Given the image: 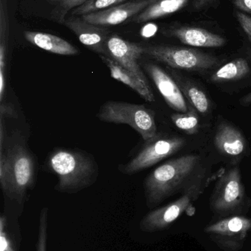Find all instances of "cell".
<instances>
[{
    "label": "cell",
    "mask_w": 251,
    "mask_h": 251,
    "mask_svg": "<svg viewBox=\"0 0 251 251\" xmlns=\"http://www.w3.org/2000/svg\"><path fill=\"white\" fill-rule=\"evenodd\" d=\"M215 145L223 154L237 156L244 152L246 140L235 127L228 124H222L217 130Z\"/></svg>",
    "instance_id": "obj_15"
},
{
    "label": "cell",
    "mask_w": 251,
    "mask_h": 251,
    "mask_svg": "<svg viewBox=\"0 0 251 251\" xmlns=\"http://www.w3.org/2000/svg\"><path fill=\"white\" fill-rule=\"evenodd\" d=\"M201 159L197 154H187L170 159L154 170L144 180L147 206L153 208L171 196L203 184L199 175Z\"/></svg>",
    "instance_id": "obj_1"
},
{
    "label": "cell",
    "mask_w": 251,
    "mask_h": 251,
    "mask_svg": "<svg viewBox=\"0 0 251 251\" xmlns=\"http://www.w3.org/2000/svg\"><path fill=\"white\" fill-rule=\"evenodd\" d=\"M144 54L173 69L205 72L215 68L219 60L215 56L195 49L172 46L144 47Z\"/></svg>",
    "instance_id": "obj_6"
},
{
    "label": "cell",
    "mask_w": 251,
    "mask_h": 251,
    "mask_svg": "<svg viewBox=\"0 0 251 251\" xmlns=\"http://www.w3.org/2000/svg\"><path fill=\"white\" fill-rule=\"evenodd\" d=\"M15 112L13 108H12V106L10 104H4L1 103V107H0V117L3 118L4 116H10L13 117L14 116Z\"/></svg>",
    "instance_id": "obj_30"
},
{
    "label": "cell",
    "mask_w": 251,
    "mask_h": 251,
    "mask_svg": "<svg viewBox=\"0 0 251 251\" xmlns=\"http://www.w3.org/2000/svg\"><path fill=\"white\" fill-rule=\"evenodd\" d=\"M171 120L177 128L187 134H195L200 128V119L197 112L191 105H189L188 111L186 113L172 115Z\"/></svg>",
    "instance_id": "obj_22"
},
{
    "label": "cell",
    "mask_w": 251,
    "mask_h": 251,
    "mask_svg": "<svg viewBox=\"0 0 251 251\" xmlns=\"http://www.w3.org/2000/svg\"><path fill=\"white\" fill-rule=\"evenodd\" d=\"M237 18L240 23V26L243 28V31L247 36L248 40L251 44V47H249L248 54L251 61V17L248 16L246 13L243 12H237Z\"/></svg>",
    "instance_id": "obj_28"
},
{
    "label": "cell",
    "mask_w": 251,
    "mask_h": 251,
    "mask_svg": "<svg viewBox=\"0 0 251 251\" xmlns=\"http://www.w3.org/2000/svg\"><path fill=\"white\" fill-rule=\"evenodd\" d=\"M156 29H157V27L155 25L149 24V25H145L141 29V35L144 38H149V37H151L152 35H154Z\"/></svg>",
    "instance_id": "obj_31"
},
{
    "label": "cell",
    "mask_w": 251,
    "mask_h": 251,
    "mask_svg": "<svg viewBox=\"0 0 251 251\" xmlns=\"http://www.w3.org/2000/svg\"><path fill=\"white\" fill-rule=\"evenodd\" d=\"M144 69L155 83L167 104L179 113L188 111L189 104L175 79L159 66L146 63Z\"/></svg>",
    "instance_id": "obj_12"
},
{
    "label": "cell",
    "mask_w": 251,
    "mask_h": 251,
    "mask_svg": "<svg viewBox=\"0 0 251 251\" xmlns=\"http://www.w3.org/2000/svg\"><path fill=\"white\" fill-rule=\"evenodd\" d=\"M48 168L57 176V191L75 193L94 183L98 176L97 162L87 153L72 149L53 151L47 161Z\"/></svg>",
    "instance_id": "obj_2"
},
{
    "label": "cell",
    "mask_w": 251,
    "mask_h": 251,
    "mask_svg": "<svg viewBox=\"0 0 251 251\" xmlns=\"http://www.w3.org/2000/svg\"><path fill=\"white\" fill-rule=\"evenodd\" d=\"M204 232L223 251H240L251 232V218L234 215L206 226Z\"/></svg>",
    "instance_id": "obj_7"
},
{
    "label": "cell",
    "mask_w": 251,
    "mask_h": 251,
    "mask_svg": "<svg viewBox=\"0 0 251 251\" xmlns=\"http://www.w3.org/2000/svg\"><path fill=\"white\" fill-rule=\"evenodd\" d=\"M173 76L190 105L200 114H206L210 109V101L206 93L189 79L174 74Z\"/></svg>",
    "instance_id": "obj_19"
},
{
    "label": "cell",
    "mask_w": 251,
    "mask_h": 251,
    "mask_svg": "<svg viewBox=\"0 0 251 251\" xmlns=\"http://www.w3.org/2000/svg\"><path fill=\"white\" fill-rule=\"evenodd\" d=\"M4 216H1V226H0V243L1 251H16L13 240L9 236L7 229V221Z\"/></svg>",
    "instance_id": "obj_27"
},
{
    "label": "cell",
    "mask_w": 251,
    "mask_h": 251,
    "mask_svg": "<svg viewBox=\"0 0 251 251\" xmlns=\"http://www.w3.org/2000/svg\"><path fill=\"white\" fill-rule=\"evenodd\" d=\"M1 26H0V101L2 102L6 90V72H7V12L1 7Z\"/></svg>",
    "instance_id": "obj_21"
},
{
    "label": "cell",
    "mask_w": 251,
    "mask_h": 251,
    "mask_svg": "<svg viewBox=\"0 0 251 251\" xmlns=\"http://www.w3.org/2000/svg\"><path fill=\"white\" fill-rule=\"evenodd\" d=\"M53 6L52 17L57 23L63 24L68 13L82 5L88 0H47Z\"/></svg>",
    "instance_id": "obj_24"
},
{
    "label": "cell",
    "mask_w": 251,
    "mask_h": 251,
    "mask_svg": "<svg viewBox=\"0 0 251 251\" xmlns=\"http://www.w3.org/2000/svg\"><path fill=\"white\" fill-rule=\"evenodd\" d=\"M240 103L243 106H249L251 104V92L246 94L240 100Z\"/></svg>",
    "instance_id": "obj_33"
},
{
    "label": "cell",
    "mask_w": 251,
    "mask_h": 251,
    "mask_svg": "<svg viewBox=\"0 0 251 251\" xmlns=\"http://www.w3.org/2000/svg\"><path fill=\"white\" fill-rule=\"evenodd\" d=\"M215 0H194L193 1V7L195 10H199L209 6L212 4Z\"/></svg>",
    "instance_id": "obj_32"
},
{
    "label": "cell",
    "mask_w": 251,
    "mask_h": 251,
    "mask_svg": "<svg viewBox=\"0 0 251 251\" xmlns=\"http://www.w3.org/2000/svg\"><path fill=\"white\" fill-rule=\"evenodd\" d=\"M184 139L178 137H159L146 142L144 147L129 162L122 167L124 174L133 175L150 168L182 149Z\"/></svg>",
    "instance_id": "obj_9"
},
{
    "label": "cell",
    "mask_w": 251,
    "mask_h": 251,
    "mask_svg": "<svg viewBox=\"0 0 251 251\" xmlns=\"http://www.w3.org/2000/svg\"><path fill=\"white\" fill-rule=\"evenodd\" d=\"M63 25L76 35L81 44L100 55L109 57L106 44L111 35L107 28L88 23L76 16L66 18Z\"/></svg>",
    "instance_id": "obj_11"
},
{
    "label": "cell",
    "mask_w": 251,
    "mask_h": 251,
    "mask_svg": "<svg viewBox=\"0 0 251 251\" xmlns=\"http://www.w3.org/2000/svg\"><path fill=\"white\" fill-rule=\"evenodd\" d=\"M47 221H48V208H44L41 211L38 225V240L36 251H47Z\"/></svg>",
    "instance_id": "obj_25"
},
{
    "label": "cell",
    "mask_w": 251,
    "mask_h": 251,
    "mask_svg": "<svg viewBox=\"0 0 251 251\" xmlns=\"http://www.w3.org/2000/svg\"><path fill=\"white\" fill-rule=\"evenodd\" d=\"M251 69L247 60L238 58L221 66L211 76L213 82H225L239 80L246 77L250 73Z\"/></svg>",
    "instance_id": "obj_20"
},
{
    "label": "cell",
    "mask_w": 251,
    "mask_h": 251,
    "mask_svg": "<svg viewBox=\"0 0 251 251\" xmlns=\"http://www.w3.org/2000/svg\"><path fill=\"white\" fill-rule=\"evenodd\" d=\"M169 34L185 45L203 48H217L225 45V38L200 27L180 26L170 29Z\"/></svg>",
    "instance_id": "obj_14"
},
{
    "label": "cell",
    "mask_w": 251,
    "mask_h": 251,
    "mask_svg": "<svg viewBox=\"0 0 251 251\" xmlns=\"http://www.w3.org/2000/svg\"><path fill=\"white\" fill-rule=\"evenodd\" d=\"M100 58L109 68L112 78L131 88L145 101L154 102L156 99L151 88H147L135 75L121 66L111 57L100 55Z\"/></svg>",
    "instance_id": "obj_16"
},
{
    "label": "cell",
    "mask_w": 251,
    "mask_h": 251,
    "mask_svg": "<svg viewBox=\"0 0 251 251\" xmlns=\"http://www.w3.org/2000/svg\"><path fill=\"white\" fill-rule=\"evenodd\" d=\"M126 0H88L82 5L71 11L72 16H82L84 15L97 13L105 9L124 3Z\"/></svg>",
    "instance_id": "obj_23"
},
{
    "label": "cell",
    "mask_w": 251,
    "mask_h": 251,
    "mask_svg": "<svg viewBox=\"0 0 251 251\" xmlns=\"http://www.w3.org/2000/svg\"><path fill=\"white\" fill-rule=\"evenodd\" d=\"M0 184L4 194H7L9 187V168L5 151H0Z\"/></svg>",
    "instance_id": "obj_26"
},
{
    "label": "cell",
    "mask_w": 251,
    "mask_h": 251,
    "mask_svg": "<svg viewBox=\"0 0 251 251\" xmlns=\"http://www.w3.org/2000/svg\"><path fill=\"white\" fill-rule=\"evenodd\" d=\"M149 4L130 22L140 24L176 13L185 7L190 0H145Z\"/></svg>",
    "instance_id": "obj_18"
},
{
    "label": "cell",
    "mask_w": 251,
    "mask_h": 251,
    "mask_svg": "<svg viewBox=\"0 0 251 251\" xmlns=\"http://www.w3.org/2000/svg\"><path fill=\"white\" fill-rule=\"evenodd\" d=\"M106 47L109 57L135 75L147 88H151L138 63L140 57L144 54V47L130 42L116 35H110Z\"/></svg>",
    "instance_id": "obj_10"
},
{
    "label": "cell",
    "mask_w": 251,
    "mask_h": 251,
    "mask_svg": "<svg viewBox=\"0 0 251 251\" xmlns=\"http://www.w3.org/2000/svg\"><path fill=\"white\" fill-rule=\"evenodd\" d=\"M97 116L102 122L130 126L145 142L157 136L155 113L141 104L106 101L100 107Z\"/></svg>",
    "instance_id": "obj_5"
},
{
    "label": "cell",
    "mask_w": 251,
    "mask_h": 251,
    "mask_svg": "<svg viewBox=\"0 0 251 251\" xmlns=\"http://www.w3.org/2000/svg\"><path fill=\"white\" fill-rule=\"evenodd\" d=\"M204 191L203 184H196L177 200L149 212L140 223V229L144 232H156L169 228L184 212L193 207L195 201Z\"/></svg>",
    "instance_id": "obj_8"
},
{
    "label": "cell",
    "mask_w": 251,
    "mask_h": 251,
    "mask_svg": "<svg viewBox=\"0 0 251 251\" xmlns=\"http://www.w3.org/2000/svg\"><path fill=\"white\" fill-rule=\"evenodd\" d=\"M27 41L41 50L60 55H76L79 51L66 40L50 33L40 32H25Z\"/></svg>",
    "instance_id": "obj_17"
},
{
    "label": "cell",
    "mask_w": 251,
    "mask_h": 251,
    "mask_svg": "<svg viewBox=\"0 0 251 251\" xmlns=\"http://www.w3.org/2000/svg\"><path fill=\"white\" fill-rule=\"evenodd\" d=\"M148 4V1L145 0H135L81 17L85 22L98 26L120 25L127 21L130 22L134 16L142 12Z\"/></svg>",
    "instance_id": "obj_13"
},
{
    "label": "cell",
    "mask_w": 251,
    "mask_h": 251,
    "mask_svg": "<svg viewBox=\"0 0 251 251\" xmlns=\"http://www.w3.org/2000/svg\"><path fill=\"white\" fill-rule=\"evenodd\" d=\"M5 153L9 168V187L6 196L18 203H23L28 190L35 184V159L22 137H16Z\"/></svg>",
    "instance_id": "obj_4"
},
{
    "label": "cell",
    "mask_w": 251,
    "mask_h": 251,
    "mask_svg": "<svg viewBox=\"0 0 251 251\" xmlns=\"http://www.w3.org/2000/svg\"><path fill=\"white\" fill-rule=\"evenodd\" d=\"M233 3L240 12L251 14V0H233Z\"/></svg>",
    "instance_id": "obj_29"
},
{
    "label": "cell",
    "mask_w": 251,
    "mask_h": 251,
    "mask_svg": "<svg viewBox=\"0 0 251 251\" xmlns=\"http://www.w3.org/2000/svg\"><path fill=\"white\" fill-rule=\"evenodd\" d=\"M211 210L221 218L246 215L251 207L242 181L240 168H231L218 180L209 201Z\"/></svg>",
    "instance_id": "obj_3"
}]
</instances>
